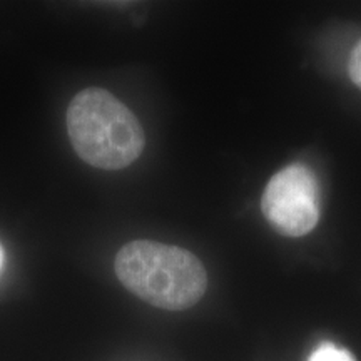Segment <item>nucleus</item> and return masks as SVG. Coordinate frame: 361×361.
I'll return each mask as SVG.
<instances>
[{
  "label": "nucleus",
  "instance_id": "1",
  "mask_svg": "<svg viewBox=\"0 0 361 361\" xmlns=\"http://www.w3.org/2000/svg\"><path fill=\"white\" fill-rule=\"evenodd\" d=\"M116 274L135 296L168 311L192 308L207 288L204 266L192 252L156 241H133L121 247Z\"/></svg>",
  "mask_w": 361,
  "mask_h": 361
},
{
  "label": "nucleus",
  "instance_id": "2",
  "mask_svg": "<svg viewBox=\"0 0 361 361\" xmlns=\"http://www.w3.org/2000/svg\"><path fill=\"white\" fill-rule=\"evenodd\" d=\"M72 147L99 169H123L142 154L146 134L126 104L101 87H87L67 107Z\"/></svg>",
  "mask_w": 361,
  "mask_h": 361
},
{
  "label": "nucleus",
  "instance_id": "3",
  "mask_svg": "<svg viewBox=\"0 0 361 361\" xmlns=\"http://www.w3.org/2000/svg\"><path fill=\"white\" fill-rule=\"evenodd\" d=\"M264 218L279 234L300 238L313 231L322 214V191L308 166L295 162L269 179L261 197Z\"/></svg>",
  "mask_w": 361,
  "mask_h": 361
},
{
  "label": "nucleus",
  "instance_id": "4",
  "mask_svg": "<svg viewBox=\"0 0 361 361\" xmlns=\"http://www.w3.org/2000/svg\"><path fill=\"white\" fill-rule=\"evenodd\" d=\"M308 361H356L348 350L340 348L335 343L324 341L310 355Z\"/></svg>",
  "mask_w": 361,
  "mask_h": 361
},
{
  "label": "nucleus",
  "instance_id": "5",
  "mask_svg": "<svg viewBox=\"0 0 361 361\" xmlns=\"http://www.w3.org/2000/svg\"><path fill=\"white\" fill-rule=\"evenodd\" d=\"M348 75L351 82L361 90V40L355 45L353 51H351L348 61Z\"/></svg>",
  "mask_w": 361,
  "mask_h": 361
},
{
  "label": "nucleus",
  "instance_id": "6",
  "mask_svg": "<svg viewBox=\"0 0 361 361\" xmlns=\"http://www.w3.org/2000/svg\"><path fill=\"white\" fill-rule=\"evenodd\" d=\"M2 261H4V251H2V246H0V268H2Z\"/></svg>",
  "mask_w": 361,
  "mask_h": 361
}]
</instances>
